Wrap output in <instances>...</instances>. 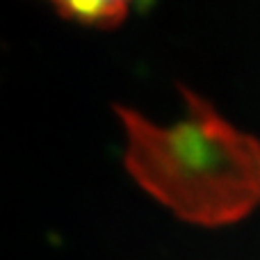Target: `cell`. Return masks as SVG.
<instances>
[{"label":"cell","instance_id":"1","mask_svg":"<svg viewBox=\"0 0 260 260\" xmlns=\"http://www.w3.org/2000/svg\"><path fill=\"white\" fill-rule=\"evenodd\" d=\"M185 114L153 123L119 108L133 178L178 217L226 226L260 203V142L226 121L210 103L185 91Z\"/></svg>","mask_w":260,"mask_h":260},{"label":"cell","instance_id":"2","mask_svg":"<svg viewBox=\"0 0 260 260\" xmlns=\"http://www.w3.org/2000/svg\"><path fill=\"white\" fill-rule=\"evenodd\" d=\"M67 18L91 27H112L130 12L135 0H48Z\"/></svg>","mask_w":260,"mask_h":260}]
</instances>
